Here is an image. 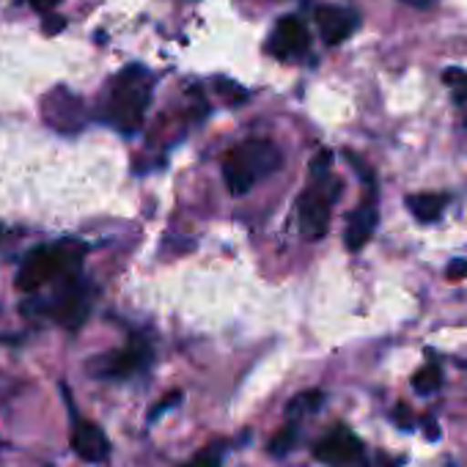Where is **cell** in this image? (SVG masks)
Instances as JSON below:
<instances>
[{"label": "cell", "mask_w": 467, "mask_h": 467, "mask_svg": "<svg viewBox=\"0 0 467 467\" xmlns=\"http://www.w3.org/2000/svg\"><path fill=\"white\" fill-rule=\"evenodd\" d=\"M440 385H442V371H440V366H434V363L423 366V368H420V371L412 377V388H415L420 396H429V393H434Z\"/></svg>", "instance_id": "cell-15"}, {"label": "cell", "mask_w": 467, "mask_h": 467, "mask_svg": "<svg viewBox=\"0 0 467 467\" xmlns=\"http://www.w3.org/2000/svg\"><path fill=\"white\" fill-rule=\"evenodd\" d=\"M314 456L322 464H327V467H368V456H366L363 440L352 429H347V426L330 429L314 445Z\"/></svg>", "instance_id": "cell-4"}, {"label": "cell", "mask_w": 467, "mask_h": 467, "mask_svg": "<svg viewBox=\"0 0 467 467\" xmlns=\"http://www.w3.org/2000/svg\"><path fill=\"white\" fill-rule=\"evenodd\" d=\"M297 434H300V429H297V423H289V426H284L273 440H270V453H275V456H284V453H289L295 445H297Z\"/></svg>", "instance_id": "cell-16"}, {"label": "cell", "mask_w": 467, "mask_h": 467, "mask_svg": "<svg viewBox=\"0 0 467 467\" xmlns=\"http://www.w3.org/2000/svg\"><path fill=\"white\" fill-rule=\"evenodd\" d=\"M64 26H67V20H64V17H47V20H45V34H50V36H53V34H58Z\"/></svg>", "instance_id": "cell-22"}, {"label": "cell", "mask_w": 467, "mask_h": 467, "mask_svg": "<svg viewBox=\"0 0 467 467\" xmlns=\"http://www.w3.org/2000/svg\"><path fill=\"white\" fill-rule=\"evenodd\" d=\"M42 110H45V121L58 132H78L86 124V108H83L80 97H75L67 88H56L45 99Z\"/></svg>", "instance_id": "cell-5"}, {"label": "cell", "mask_w": 467, "mask_h": 467, "mask_svg": "<svg viewBox=\"0 0 467 467\" xmlns=\"http://www.w3.org/2000/svg\"><path fill=\"white\" fill-rule=\"evenodd\" d=\"M448 281H462V278H467V259H453L451 265H448Z\"/></svg>", "instance_id": "cell-20"}, {"label": "cell", "mask_w": 467, "mask_h": 467, "mask_svg": "<svg viewBox=\"0 0 467 467\" xmlns=\"http://www.w3.org/2000/svg\"><path fill=\"white\" fill-rule=\"evenodd\" d=\"M50 314H53L64 327L75 330V327H80V325L86 322V317H88V295H86L78 284H69V289H64V292L56 297Z\"/></svg>", "instance_id": "cell-11"}, {"label": "cell", "mask_w": 467, "mask_h": 467, "mask_svg": "<svg viewBox=\"0 0 467 467\" xmlns=\"http://www.w3.org/2000/svg\"><path fill=\"white\" fill-rule=\"evenodd\" d=\"M17 4H28V6H34L39 12H50V9H56L61 4V0H17Z\"/></svg>", "instance_id": "cell-21"}, {"label": "cell", "mask_w": 467, "mask_h": 467, "mask_svg": "<svg viewBox=\"0 0 467 467\" xmlns=\"http://www.w3.org/2000/svg\"><path fill=\"white\" fill-rule=\"evenodd\" d=\"M149 102H151V75L140 67H127L110 83L105 119L121 132H135L146 119Z\"/></svg>", "instance_id": "cell-2"}, {"label": "cell", "mask_w": 467, "mask_h": 467, "mask_svg": "<svg viewBox=\"0 0 467 467\" xmlns=\"http://www.w3.org/2000/svg\"><path fill=\"white\" fill-rule=\"evenodd\" d=\"M151 360V352L146 344H132L121 352H110L94 363H88V371L94 377H102V379H124V377H132L135 371H140L146 363Z\"/></svg>", "instance_id": "cell-6"}, {"label": "cell", "mask_w": 467, "mask_h": 467, "mask_svg": "<svg viewBox=\"0 0 467 467\" xmlns=\"http://www.w3.org/2000/svg\"><path fill=\"white\" fill-rule=\"evenodd\" d=\"M317 26H319V34H322L325 45L336 47V45L347 42L355 34L358 15L349 12V9H341V6H319L317 9Z\"/></svg>", "instance_id": "cell-9"}, {"label": "cell", "mask_w": 467, "mask_h": 467, "mask_svg": "<svg viewBox=\"0 0 467 467\" xmlns=\"http://www.w3.org/2000/svg\"><path fill=\"white\" fill-rule=\"evenodd\" d=\"M179 401H182V393H179V390H171L160 404H154V407H151V412H149V423H154L157 418H162V415H165L171 407H176Z\"/></svg>", "instance_id": "cell-18"}, {"label": "cell", "mask_w": 467, "mask_h": 467, "mask_svg": "<svg viewBox=\"0 0 467 467\" xmlns=\"http://www.w3.org/2000/svg\"><path fill=\"white\" fill-rule=\"evenodd\" d=\"M377 220H379L377 217V206L371 201L349 214V223H347V231H344V243H347L349 251H360L371 240V234L377 228Z\"/></svg>", "instance_id": "cell-12"}, {"label": "cell", "mask_w": 467, "mask_h": 467, "mask_svg": "<svg viewBox=\"0 0 467 467\" xmlns=\"http://www.w3.org/2000/svg\"><path fill=\"white\" fill-rule=\"evenodd\" d=\"M448 198L445 195H431V192H420V195H410L407 198V209L420 220V223H434L442 209H445Z\"/></svg>", "instance_id": "cell-13"}, {"label": "cell", "mask_w": 467, "mask_h": 467, "mask_svg": "<svg viewBox=\"0 0 467 467\" xmlns=\"http://www.w3.org/2000/svg\"><path fill=\"white\" fill-rule=\"evenodd\" d=\"M72 448L86 462H105L110 456V440L102 431V426L91 420H80V418H75V426H72Z\"/></svg>", "instance_id": "cell-8"}, {"label": "cell", "mask_w": 467, "mask_h": 467, "mask_svg": "<svg viewBox=\"0 0 467 467\" xmlns=\"http://www.w3.org/2000/svg\"><path fill=\"white\" fill-rule=\"evenodd\" d=\"M308 28L300 17H284L278 20L275 26V34H273V42H270V50L281 58H295V56H303L308 50Z\"/></svg>", "instance_id": "cell-10"}, {"label": "cell", "mask_w": 467, "mask_h": 467, "mask_svg": "<svg viewBox=\"0 0 467 467\" xmlns=\"http://www.w3.org/2000/svg\"><path fill=\"white\" fill-rule=\"evenodd\" d=\"M284 157L273 140L251 138L234 146L223 160V179L231 195H245L259 179L273 176L281 168Z\"/></svg>", "instance_id": "cell-1"}, {"label": "cell", "mask_w": 467, "mask_h": 467, "mask_svg": "<svg viewBox=\"0 0 467 467\" xmlns=\"http://www.w3.org/2000/svg\"><path fill=\"white\" fill-rule=\"evenodd\" d=\"M445 83H451V86H453V91H456V102H467V75H464V72H459V69H448V72H445Z\"/></svg>", "instance_id": "cell-17"}, {"label": "cell", "mask_w": 467, "mask_h": 467, "mask_svg": "<svg viewBox=\"0 0 467 467\" xmlns=\"http://www.w3.org/2000/svg\"><path fill=\"white\" fill-rule=\"evenodd\" d=\"M182 467H220V453H214V451H201V453H195L190 462H184Z\"/></svg>", "instance_id": "cell-19"}, {"label": "cell", "mask_w": 467, "mask_h": 467, "mask_svg": "<svg viewBox=\"0 0 467 467\" xmlns=\"http://www.w3.org/2000/svg\"><path fill=\"white\" fill-rule=\"evenodd\" d=\"M300 228L306 237L311 240H319L327 234V225H330V195L319 187H311L300 195Z\"/></svg>", "instance_id": "cell-7"}, {"label": "cell", "mask_w": 467, "mask_h": 467, "mask_svg": "<svg viewBox=\"0 0 467 467\" xmlns=\"http://www.w3.org/2000/svg\"><path fill=\"white\" fill-rule=\"evenodd\" d=\"M72 265L69 251L67 248H56V245H39L34 248L23 267L17 270V289L20 292H36L47 284H53L56 278H61L67 273V267Z\"/></svg>", "instance_id": "cell-3"}, {"label": "cell", "mask_w": 467, "mask_h": 467, "mask_svg": "<svg viewBox=\"0 0 467 467\" xmlns=\"http://www.w3.org/2000/svg\"><path fill=\"white\" fill-rule=\"evenodd\" d=\"M322 404H325V393H322V390H306V393H297V396L286 404V415H289V420H297V418H303V415L317 412Z\"/></svg>", "instance_id": "cell-14"}]
</instances>
